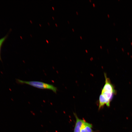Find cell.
Wrapping results in <instances>:
<instances>
[{
  "instance_id": "cell-8",
  "label": "cell",
  "mask_w": 132,
  "mask_h": 132,
  "mask_svg": "<svg viewBox=\"0 0 132 132\" xmlns=\"http://www.w3.org/2000/svg\"><path fill=\"white\" fill-rule=\"evenodd\" d=\"M76 13L77 14H78V12H77V11H76Z\"/></svg>"
},
{
  "instance_id": "cell-3",
  "label": "cell",
  "mask_w": 132,
  "mask_h": 132,
  "mask_svg": "<svg viewBox=\"0 0 132 132\" xmlns=\"http://www.w3.org/2000/svg\"><path fill=\"white\" fill-rule=\"evenodd\" d=\"M92 125L83 119L80 129V132H94L92 129Z\"/></svg>"
},
{
  "instance_id": "cell-5",
  "label": "cell",
  "mask_w": 132,
  "mask_h": 132,
  "mask_svg": "<svg viewBox=\"0 0 132 132\" xmlns=\"http://www.w3.org/2000/svg\"><path fill=\"white\" fill-rule=\"evenodd\" d=\"M6 36H5L2 38L0 39V59L1 60V57L0 56V51H1V47L5 39Z\"/></svg>"
},
{
  "instance_id": "cell-11",
  "label": "cell",
  "mask_w": 132,
  "mask_h": 132,
  "mask_svg": "<svg viewBox=\"0 0 132 132\" xmlns=\"http://www.w3.org/2000/svg\"><path fill=\"white\" fill-rule=\"evenodd\" d=\"M100 48H102V47L101 46H100Z\"/></svg>"
},
{
  "instance_id": "cell-7",
  "label": "cell",
  "mask_w": 132,
  "mask_h": 132,
  "mask_svg": "<svg viewBox=\"0 0 132 132\" xmlns=\"http://www.w3.org/2000/svg\"><path fill=\"white\" fill-rule=\"evenodd\" d=\"M80 38L81 39H82V37L81 36H80Z\"/></svg>"
},
{
  "instance_id": "cell-15",
  "label": "cell",
  "mask_w": 132,
  "mask_h": 132,
  "mask_svg": "<svg viewBox=\"0 0 132 132\" xmlns=\"http://www.w3.org/2000/svg\"><path fill=\"white\" fill-rule=\"evenodd\" d=\"M131 44H132V43H131Z\"/></svg>"
},
{
  "instance_id": "cell-1",
  "label": "cell",
  "mask_w": 132,
  "mask_h": 132,
  "mask_svg": "<svg viewBox=\"0 0 132 132\" xmlns=\"http://www.w3.org/2000/svg\"><path fill=\"white\" fill-rule=\"evenodd\" d=\"M116 92L114 86L110 79L105 80V84L101 90L99 98V110L105 105L109 107L113 95Z\"/></svg>"
},
{
  "instance_id": "cell-13",
  "label": "cell",
  "mask_w": 132,
  "mask_h": 132,
  "mask_svg": "<svg viewBox=\"0 0 132 132\" xmlns=\"http://www.w3.org/2000/svg\"><path fill=\"white\" fill-rule=\"evenodd\" d=\"M89 1H90V2H91V0H89Z\"/></svg>"
},
{
  "instance_id": "cell-9",
  "label": "cell",
  "mask_w": 132,
  "mask_h": 132,
  "mask_svg": "<svg viewBox=\"0 0 132 132\" xmlns=\"http://www.w3.org/2000/svg\"><path fill=\"white\" fill-rule=\"evenodd\" d=\"M72 30L73 31V32L74 31V29H73L72 28Z\"/></svg>"
},
{
  "instance_id": "cell-2",
  "label": "cell",
  "mask_w": 132,
  "mask_h": 132,
  "mask_svg": "<svg viewBox=\"0 0 132 132\" xmlns=\"http://www.w3.org/2000/svg\"><path fill=\"white\" fill-rule=\"evenodd\" d=\"M17 80L19 83L25 84L33 87L41 89H48L56 93L57 90V88L51 84L43 82L37 81H24L17 79Z\"/></svg>"
},
{
  "instance_id": "cell-10",
  "label": "cell",
  "mask_w": 132,
  "mask_h": 132,
  "mask_svg": "<svg viewBox=\"0 0 132 132\" xmlns=\"http://www.w3.org/2000/svg\"><path fill=\"white\" fill-rule=\"evenodd\" d=\"M107 15H108V17H110V15H109V14H108Z\"/></svg>"
},
{
  "instance_id": "cell-12",
  "label": "cell",
  "mask_w": 132,
  "mask_h": 132,
  "mask_svg": "<svg viewBox=\"0 0 132 132\" xmlns=\"http://www.w3.org/2000/svg\"><path fill=\"white\" fill-rule=\"evenodd\" d=\"M67 22H68V23H69V21H67Z\"/></svg>"
},
{
  "instance_id": "cell-4",
  "label": "cell",
  "mask_w": 132,
  "mask_h": 132,
  "mask_svg": "<svg viewBox=\"0 0 132 132\" xmlns=\"http://www.w3.org/2000/svg\"><path fill=\"white\" fill-rule=\"evenodd\" d=\"M74 114L76 118V121L73 132H80V129L83 119L79 118L76 113H74Z\"/></svg>"
},
{
  "instance_id": "cell-6",
  "label": "cell",
  "mask_w": 132,
  "mask_h": 132,
  "mask_svg": "<svg viewBox=\"0 0 132 132\" xmlns=\"http://www.w3.org/2000/svg\"><path fill=\"white\" fill-rule=\"evenodd\" d=\"M93 7H94L95 6V4L94 3H93Z\"/></svg>"
},
{
  "instance_id": "cell-14",
  "label": "cell",
  "mask_w": 132,
  "mask_h": 132,
  "mask_svg": "<svg viewBox=\"0 0 132 132\" xmlns=\"http://www.w3.org/2000/svg\"><path fill=\"white\" fill-rule=\"evenodd\" d=\"M116 39H117V40H118V39L117 38H116Z\"/></svg>"
}]
</instances>
